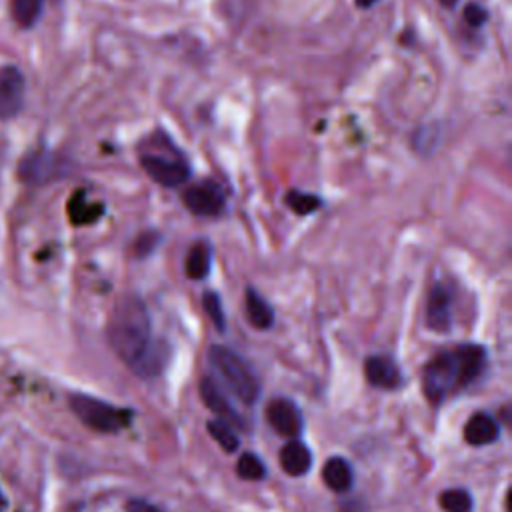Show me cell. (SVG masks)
Wrapping results in <instances>:
<instances>
[{
  "instance_id": "1",
  "label": "cell",
  "mask_w": 512,
  "mask_h": 512,
  "mask_svg": "<svg viewBox=\"0 0 512 512\" xmlns=\"http://www.w3.org/2000/svg\"><path fill=\"white\" fill-rule=\"evenodd\" d=\"M486 366V350L480 344H458L428 360L422 370V390L432 404H440L456 390L474 382Z\"/></svg>"
},
{
  "instance_id": "2",
  "label": "cell",
  "mask_w": 512,
  "mask_h": 512,
  "mask_svg": "<svg viewBox=\"0 0 512 512\" xmlns=\"http://www.w3.org/2000/svg\"><path fill=\"white\" fill-rule=\"evenodd\" d=\"M150 316L138 296H124L112 310L106 328L112 352L128 366H136L150 346Z\"/></svg>"
},
{
  "instance_id": "3",
  "label": "cell",
  "mask_w": 512,
  "mask_h": 512,
  "mask_svg": "<svg viewBox=\"0 0 512 512\" xmlns=\"http://www.w3.org/2000/svg\"><path fill=\"white\" fill-rule=\"evenodd\" d=\"M208 360L212 370L218 374L222 384L244 404H254L258 398V380L252 368L230 348L212 346L208 350Z\"/></svg>"
},
{
  "instance_id": "4",
  "label": "cell",
  "mask_w": 512,
  "mask_h": 512,
  "mask_svg": "<svg viewBox=\"0 0 512 512\" xmlns=\"http://www.w3.org/2000/svg\"><path fill=\"white\" fill-rule=\"evenodd\" d=\"M70 402V410L74 412V416L88 426L90 430L96 432H118L126 426H130L132 420V412L126 408H118L112 406L100 398L88 396V394H72L68 398Z\"/></svg>"
},
{
  "instance_id": "5",
  "label": "cell",
  "mask_w": 512,
  "mask_h": 512,
  "mask_svg": "<svg viewBox=\"0 0 512 512\" xmlns=\"http://www.w3.org/2000/svg\"><path fill=\"white\" fill-rule=\"evenodd\" d=\"M140 166L154 182L166 188L180 186L190 178V166L174 146L168 150V154L166 152L140 154Z\"/></svg>"
},
{
  "instance_id": "6",
  "label": "cell",
  "mask_w": 512,
  "mask_h": 512,
  "mask_svg": "<svg viewBox=\"0 0 512 512\" xmlns=\"http://www.w3.org/2000/svg\"><path fill=\"white\" fill-rule=\"evenodd\" d=\"M182 202L192 214L216 216L224 208V192L216 182L202 180L184 190Z\"/></svg>"
},
{
  "instance_id": "7",
  "label": "cell",
  "mask_w": 512,
  "mask_h": 512,
  "mask_svg": "<svg viewBox=\"0 0 512 512\" xmlns=\"http://www.w3.org/2000/svg\"><path fill=\"white\" fill-rule=\"evenodd\" d=\"M64 174V162L48 152H36L22 158L18 176L28 184H46Z\"/></svg>"
},
{
  "instance_id": "8",
  "label": "cell",
  "mask_w": 512,
  "mask_h": 512,
  "mask_svg": "<svg viewBox=\"0 0 512 512\" xmlns=\"http://www.w3.org/2000/svg\"><path fill=\"white\" fill-rule=\"evenodd\" d=\"M266 420L270 428L284 436V438H296L302 432V414L298 406L288 398H274L266 406Z\"/></svg>"
},
{
  "instance_id": "9",
  "label": "cell",
  "mask_w": 512,
  "mask_h": 512,
  "mask_svg": "<svg viewBox=\"0 0 512 512\" xmlns=\"http://www.w3.org/2000/svg\"><path fill=\"white\" fill-rule=\"evenodd\" d=\"M24 104V76L16 66L0 68V118H14Z\"/></svg>"
},
{
  "instance_id": "10",
  "label": "cell",
  "mask_w": 512,
  "mask_h": 512,
  "mask_svg": "<svg viewBox=\"0 0 512 512\" xmlns=\"http://www.w3.org/2000/svg\"><path fill=\"white\" fill-rule=\"evenodd\" d=\"M452 296L446 286L434 284L426 302V326L434 332H446L452 324Z\"/></svg>"
},
{
  "instance_id": "11",
  "label": "cell",
  "mask_w": 512,
  "mask_h": 512,
  "mask_svg": "<svg viewBox=\"0 0 512 512\" xmlns=\"http://www.w3.org/2000/svg\"><path fill=\"white\" fill-rule=\"evenodd\" d=\"M366 382L374 388L394 390L400 384V370L388 356H368L364 362Z\"/></svg>"
},
{
  "instance_id": "12",
  "label": "cell",
  "mask_w": 512,
  "mask_h": 512,
  "mask_svg": "<svg viewBox=\"0 0 512 512\" xmlns=\"http://www.w3.org/2000/svg\"><path fill=\"white\" fill-rule=\"evenodd\" d=\"M200 398H202V402H204L212 412H216L222 420L234 422V424L240 426L242 418L236 414V410H234V406L230 404V400L224 396V392L220 390V386H218L210 376H204V378L200 380Z\"/></svg>"
},
{
  "instance_id": "13",
  "label": "cell",
  "mask_w": 512,
  "mask_h": 512,
  "mask_svg": "<svg viewBox=\"0 0 512 512\" xmlns=\"http://www.w3.org/2000/svg\"><path fill=\"white\" fill-rule=\"evenodd\" d=\"M498 434H500L498 422L486 412H476L474 416L468 418V422L464 426V440L470 446L492 444V442H496Z\"/></svg>"
},
{
  "instance_id": "14",
  "label": "cell",
  "mask_w": 512,
  "mask_h": 512,
  "mask_svg": "<svg viewBox=\"0 0 512 512\" xmlns=\"http://www.w3.org/2000/svg\"><path fill=\"white\" fill-rule=\"evenodd\" d=\"M280 468L288 474V476H304L310 466H312V454L310 450L298 442V440H288L282 450H280Z\"/></svg>"
},
{
  "instance_id": "15",
  "label": "cell",
  "mask_w": 512,
  "mask_h": 512,
  "mask_svg": "<svg viewBox=\"0 0 512 512\" xmlns=\"http://www.w3.org/2000/svg\"><path fill=\"white\" fill-rule=\"evenodd\" d=\"M322 480L332 492H346L354 480L352 468L344 458L334 456V458L326 460V464L322 468Z\"/></svg>"
},
{
  "instance_id": "16",
  "label": "cell",
  "mask_w": 512,
  "mask_h": 512,
  "mask_svg": "<svg viewBox=\"0 0 512 512\" xmlns=\"http://www.w3.org/2000/svg\"><path fill=\"white\" fill-rule=\"evenodd\" d=\"M246 316L258 330H266L274 324V312L270 304L252 288L246 292Z\"/></svg>"
},
{
  "instance_id": "17",
  "label": "cell",
  "mask_w": 512,
  "mask_h": 512,
  "mask_svg": "<svg viewBox=\"0 0 512 512\" xmlns=\"http://www.w3.org/2000/svg\"><path fill=\"white\" fill-rule=\"evenodd\" d=\"M210 246L206 242H196L190 246L186 254V274L192 280H202L210 272Z\"/></svg>"
},
{
  "instance_id": "18",
  "label": "cell",
  "mask_w": 512,
  "mask_h": 512,
  "mask_svg": "<svg viewBox=\"0 0 512 512\" xmlns=\"http://www.w3.org/2000/svg\"><path fill=\"white\" fill-rule=\"evenodd\" d=\"M104 206L102 204H94V202H88L84 192H78L70 198V204H68V214H70V220L74 224H90L94 220L100 218Z\"/></svg>"
},
{
  "instance_id": "19",
  "label": "cell",
  "mask_w": 512,
  "mask_h": 512,
  "mask_svg": "<svg viewBox=\"0 0 512 512\" xmlns=\"http://www.w3.org/2000/svg\"><path fill=\"white\" fill-rule=\"evenodd\" d=\"M206 430L218 442V446L224 452H236L238 450L240 440H238V436H236V432H234L230 422H226L222 418H214V420L206 422Z\"/></svg>"
},
{
  "instance_id": "20",
  "label": "cell",
  "mask_w": 512,
  "mask_h": 512,
  "mask_svg": "<svg viewBox=\"0 0 512 512\" xmlns=\"http://www.w3.org/2000/svg\"><path fill=\"white\" fill-rule=\"evenodd\" d=\"M438 502L444 512H472V496L464 488L444 490Z\"/></svg>"
},
{
  "instance_id": "21",
  "label": "cell",
  "mask_w": 512,
  "mask_h": 512,
  "mask_svg": "<svg viewBox=\"0 0 512 512\" xmlns=\"http://www.w3.org/2000/svg\"><path fill=\"white\" fill-rule=\"evenodd\" d=\"M236 474L242 480H262L266 476L264 462L254 452H244L236 462Z\"/></svg>"
},
{
  "instance_id": "22",
  "label": "cell",
  "mask_w": 512,
  "mask_h": 512,
  "mask_svg": "<svg viewBox=\"0 0 512 512\" xmlns=\"http://www.w3.org/2000/svg\"><path fill=\"white\" fill-rule=\"evenodd\" d=\"M42 10V0H12V16L20 26H32Z\"/></svg>"
},
{
  "instance_id": "23",
  "label": "cell",
  "mask_w": 512,
  "mask_h": 512,
  "mask_svg": "<svg viewBox=\"0 0 512 512\" xmlns=\"http://www.w3.org/2000/svg\"><path fill=\"white\" fill-rule=\"evenodd\" d=\"M286 204L290 206L292 212H296V214H300V216H306V214H312L314 210H318L320 198L314 196V194H308V192L290 190V192L286 194Z\"/></svg>"
},
{
  "instance_id": "24",
  "label": "cell",
  "mask_w": 512,
  "mask_h": 512,
  "mask_svg": "<svg viewBox=\"0 0 512 512\" xmlns=\"http://www.w3.org/2000/svg\"><path fill=\"white\" fill-rule=\"evenodd\" d=\"M202 302H204V310H206L208 318L212 320L216 330L222 332L224 326H226V318H224V308H222V302H220L218 294L216 292H206Z\"/></svg>"
},
{
  "instance_id": "25",
  "label": "cell",
  "mask_w": 512,
  "mask_h": 512,
  "mask_svg": "<svg viewBox=\"0 0 512 512\" xmlns=\"http://www.w3.org/2000/svg\"><path fill=\"white\" fill-rule=\"evenodd\" d=\"M486 16H488L486 10L480 4H476V2H470V4L464 6V22L468 26H472V28L482 26L486 22Z\"/></svg>"
},
{
  "instance_id": "26",
  "label": "cell",
  "mask_w": 512,
  "mask_h": 512,
  "mask_svg": "<svg viewBox=\"0 0 512 512\" xmlns=\"http://www.w3.org/2000/svg\"><path fill=\"white\" fill-rule=\"evenodd\" d=\"M434 134H436V128H430V126L420 128V130L414 134V146L420 148V150L426 146V152H430V150H432V144L436 142Z\"/></svg>"
},
{
  "instance_id": "27",
  "label": "cell",
  "mask_w": 512,
  "mask_h": 512,
  "mask_svg": "<svg viewBox=\"0 0 512 512\" xmlns=\"http://www.w3.org/2000/svg\"><path fill=\"white\" fill-rule=\"evenodd\" d=\"M126 512H160V510L142 498H132L126 502Z\"/></svg>"
},
{
  "instance_id": "28",
  "label": "cell",
  "mask_w": 512,
  "mask_h": 512,
  "mask_svg": "<svg viewBox=\"0 0 512 512\" xmlns=\"http://www.w3.org/2000/svg\"><path fill=\"white\" fill-rule=\"evenodd\" d=\"M378 0H356V4L360 6V8H368V6H372V4H376Z\"/></svg>"
},
{
  "instance_id": "29",
  "label": "cell",
  "mask_w": 512,
  "mask_h": 512,
  "mask_svg": "<svg viewBox=\"0 0 512 512\" xmlns=\"http://www.w3.org/2000/svg\"><path fill=\"white\" fill-rule=\"evenodd\" d=\"M442 6H448V8H452V6H456V2L458 0H438Z\"/></svg>"
},
{
  "instance_id": "30",
  "label": "cell",
  "mask_w": 512,
  "mask_h": 512,
  "mask_svg": "<svg viewBox=\"0 0 512 512\" xmlns=\"http://www.w3.org/2000/svg\"><path fill=\"white\" fill-rule=\"evenodd\" d=\"M6 508V498H4V494H2V490H0V512Z\"/></svg>"
}]
</instances>
